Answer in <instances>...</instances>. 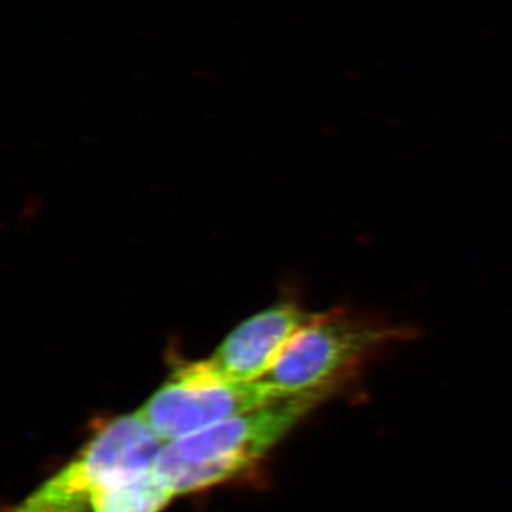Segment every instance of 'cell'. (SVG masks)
I'll return each mask as SVG.
<instances>
[{"mask_svg": "<svg viewBox=\"0 0 512 512\" xmlns=\"http://www.w3.org/2000/svg\"><path fill=\"white\" fill-rule=\"evenodd\" d=\"M174 497V491L151 467L100 491L92 512H160Z\"/></svg>", "mask_w": 512, "mask_h": 512, "instance_id": "obj_6", "label": "cell"}, {"mask_svg": "<svg viewBox=\"0 0 512 512\" xmlns=\"http://www.w3.org/2000/svg\"><path fill=\"white\" fill-rule=\"evenodd\" d=\"M275 400L264 380L228 379L204 360L178 366L138 413L167 444Z\"/></svg>", "mask_w": 512, "mask_h": 512, "instance_id": "obj_4", "label": "cell"}, {"mask_svg": "<svg viewBox=\"0 0 512 512\" xmlns=\"http://www.w3.org/2000/svg\"><path fill=\"white\" fill-rule=\"evenodd\" d=\"M312 316L293 302L271 306L232 330L208 362L228 379H264L289 340Z\"/></svg>", "mask_w": 512, "mask_h": 512, "instance_id": "obj_5", "label": "cell"}, {"mask_svg": "<svg viewBox=\"0 0 512 512\" xmlns=\"http://www.w3.org/2000/svg\"><path fill=\"white\" fill-rule=\"evenodd\" d=\"M410 336L412 330L406 326L366 319L345 309L316 313L261 380L278 399L306 397L320 402L352 382L377 353Z\"/></svg>", "mask_w": 512, "mask_h": 512, "instance_id": "obj_1", "label": "cell"}, {"mask_svg": "<svg viewBox=\"0 0 512 512\" xmlns=\"http://www.w3.org/2000/svg\"><path fill=\"white\" fill-rule=\"evenodd\" d=\"M163 446L140 413L114 417L93 434L67 466L10 512H92L100 491L154 467Z\"/></svg>", "mask_w": 512, "mask_h": 512, "instance_id": "obj_3", "label": "cell"}, {"mask_svg": "<svg viewBox=\"0 0 512 512\" xmlns=\"http://www.w3.org/2000/svg\"><path fill=\"white\" fill-rule=\"evenodd\" d=\"M319 402L288 397L164 444L154 468L175 495L224 483L254 467Z\"/></svg>", "mask_w": 512, "mask_h": 512, "instance_id": "obj_2", "label": "cell"}]
</instances>
